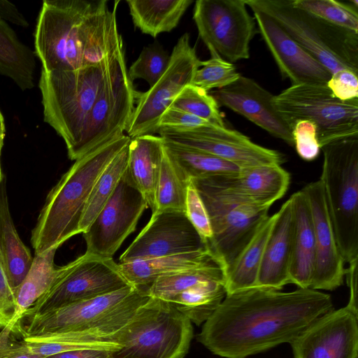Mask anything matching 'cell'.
<instances>
[{"label": "cell", "instance_id": "5", "mask_svg": "<svg viewBox=\"0 0 358 358\" xmlns=\"http://www.w3.org/2000/svg\"><path fill=\"white\" fill-rule=\"evenodd\" d=\"M150 297L145 290L127 286L22 320L13 328V332L19 336L81 332L110 338L116 341L118 331Z\"/></svg>", "mask_w": 358, "mask_h": 358}, {"label": "cell", "instance_id": "20", "mask_svg": "<svg viewBox=\"0 0 358 358\" xmlns=\"http://www.w3.org/2000/svg\"><path fill=\"white\" fill-rule=\"evenodd\" d=\"M310 206L315 235V265L310 288L334 290L343 284L345 262L339 250L320 180L302 189Z\"/></svg>", "mask_w": 358, "mask_h": 358}, {"label": "cell", "instance_id": "25", "mask_svg": "<svg viewBox=\"0 0 358 358\" xmlns=\"http://www.w3.org/2000/svg\"><path fill=\"white\" fill-rule=\"evenodd\" d=\"M164 139L147 134L129 143V159L125 174L141 192L152 213L155 207V190L164 153Z\"/></svg>", "mask_w": 358, "mask_h": 358}, {"label": "cell", "instance_id": "42", "mask_svg": "<svg viewBox=\"0 0 358 358\" xmlns=\"http://www.w3.org/2000/svg\"><path fill=\"white\" fill-rule=\"evenodd\" d=\"M292 135L294 147L298 155L306 161L315 159L321 148L316 138V128L313 123L308 120L296 122Z\"/></svg>", "mask_w": 358, "mask_h": 358}, {"label": "cell", "instance_id": "40", "mask_svg": "<svg viewBox=\"0 0 358 358\" xmlns=\"http://www.w3.org/2000/svg\"><path fill=\"white\" fill-rule=\"evenodd\" d=\"M169 59L170 56L159 45L145 47L127 71L128 79L131 83L143 79L151 87L166 70Z\"/></svg>", "mask_w": 358, "mask_h": 358}, {"label": "cell", "instance_id": "34", "mask_svg": "<svg viewBox=\"0 0 358 358\" xmlns=\"http://www.w3.org/2000/svg\"><path fill=\"white\" fill-rule=\"evenodd\" d=\"M129 144L108 164L95 182L79 225V233L85 232L113 194L126 171Z\"/></svg>", "mask_w": 358, "mask_h": 358}, {"label": "cell", "instance_id": "51", "mask_svg": "<svg viewBox=\"0 0 358 358\" xmlns=\"http://www.w3.org/2000/svg\"><path fill=\"white\" fill-rule=\"evenodd\" d=\"M4 177L5 176L3 175L2 171H1V161H0V183L2 181V180L3 179Z\"/></svg>", "mask_w": 358, "mask_h": 358}, {"label": "cell", "instance_id": "16", "mask_svg": "<svg viewBox=\"0 0 358 358\" xmlns=\"http://www.w3.org/2000/svg\"><path fill=\"white\" fill-rule=\"evenodd\" d=\"M148 208L145 199L124 173L110 198L83 233L85 253L113 258L124 240L135 231Z\"/></svg>", "mask_w": 358, "mask_h": 358}, {"label": "cell", "instance_id": "11", "mask_svg": "<svg viewBox=\"0 0 358 358\" xmlns=\"http://www.w3.org/2000/svg\"><path fill=\"white\" fill-rule=\"evenodd\" d=\"M245 0H197L193 19L210 52L234 63L250 57V44L258 32Z\"/></svg>", "mask_w": 358, "mask_h": 358}, {"label": "cell", "instance_id": "37", "mask_svg": "<svg viewBox=\"0 0 358 358\" xmlns=\"http://www.w3.org/2000/svg\"><path fill=\"white\" fill-rule=\"evenodd\" d=\"M169 108L188 113L215 126L225 127L216 101L208 92L194 85L185 86Z\"/></svg>", "mask_w": 358, "mask_h": 358}, {"label": "cell", "instance_id": "14", "mask_svg": "<svg viewBox=\"0 0 358 358\" xmlns=\"http://www.w3.org/2000/svg\"><path fill=\"white\" fill-rule=\"evenodd\" d=\"M138 93L128 79L124 64L103 87L69 159L76 161L97 147L123 135L134 112Z\"/></svg>", "mask_w": 358, "mask_h": 358}, {"label": "cell", "instance_id": "30", "mask_svg": "<svg viewBox=\"0 0 358 358\" xmlns=\"http://www.w3.org/2000/svg\"><path fill=\"white\" fill-rule=\"evenodd\" d=\"M133 23L141 32L157 37L179 23L192 0H127Z\"/></svg>", "mask_w": 358, "mask_h": 358}, {"label": "cell", "instance_id": "3", "mask_svg": "<svg viewBox=\"0 0 358 358\" xmlns=\"http://www.w3.org/2000/svg\"><path fill=\"white\" fill-rule=\"evenodd\" d=\"M126 64L123 45L101 62L70 71L41 70L39 87L44 121L73 153L87 117L103 87Z\"/></svg>", "mask_w": 358, "mask_h": 358}, {"label": "cell", "instance_id": "36", "mask_svg": "<svg viewBox=\"0 0 358 358\" xmlns=\"http://www.w3.org/2000/svg\"><path fill=\"white\" fill-rule=\"evenodd\" d=\"M188 182L182 178L164 150L155 190V207L152 213L164 210L185 212Z\"/></svg>", "mask_w": 358, "mask_h": 358}, {"label": "cell", "instance_id": "9", "mask_svg": "<svg viewBox=\"0 0 358 358\" xmlns=\"http://www.w3.org/2000/svg\"><path fill=\"white\" fill-rule=\"evenodd\" d=\"M273 105L292 130L299 120L313 123L320 148L358 134V98L341 100L327 86L292 85L273 96Z\"/></svg>", "mask_w": 358, "mask_h": 358}, {"label": "cell", "instance_id": "50", "mask_svg": "<svg viewBox=\"0 0 358 358\" xmlns=\"http://www.w3.org/2000/svg\"><path fill=\"white\" fill-rule=\"evenodd\" d=\"M5 124L2 114L0 112V155L3 145V140L5 137Z\"/></svg>", "mask_w": 358, "mask_h": 358}, {"label": "cell", "instance_id": "12", "mask_svg": "<svg viewBox=\"0 0 358 358\" xmlns=\"http://www.w3.org/2000/svg\"><path fill=\"white\" fill-rule=\"evenodd\" d=\"M189 36L184 34L175 45L166 70L159 80L145 92H138L127 129L131 138L157 132L162 114L182 90L192 84L196 71L202 66Z\"/></svg>", "mask_w": 358, "mask_h": 358}, {"label": "cell", "instance_id": "31", "mask_svg": "<svg viewBox=\"0 0 358 358\" xmlns=\"http://www.w3.org/2000/svg\"><path fill=\"white\" fill-rule=\"evenodd\" d=\"M34 55L7 22L0 20V73L12 79L22 90L32 89L36 70Z\"/></svg>", "mask_w": 358, "mask_h": 358}, {"label": "cell", "instance_id": "23", "mask_svg": "<svg viewBox=\"0 0 358 358\" xmlns=\"http://www.w3.org/2000/svg\"><path fill=\"white\" fill-rule=\"evenodd\" d=\"M276 213V220L265 247L256 287L280 290L290 283L294 230L290 197Z\"/></svg>", "mask_w": 358, "mask_h": 358}, {"label": "cell", "instance_id": "32", "mask_svg": "<svg viewBox=\"0 0 358 358\" xmlns=\"http://www.w3.org/2000/svg\"><path fill=\"white\" fill-rule=\"evenodd\" d=\"M164 150L182 178H208L237 173L241 168L214 155L164 141Z\"/></svg>", "mask_w": 358, "mask_h": 358}, {"label": "cell", "instance_id": "18", "mask_svg": "<svg viewBox=\"0 0 358 358\" xmlns=\"http://www.w3.org/2000/svg\"><path fill=\"white\" fill-rule=\"evenodd\" d=\"M294 358H357V310L349 306L324 314L292 342Z\"/></svg>", "mask_w": 358, "mask_h": 358}, {"label": "cell", "instance_id": "47", "mask_svg": "<svg viewBox=\"0 0 358 358\" xmlns=\"http://www.w3.org/2000/svg\"><path fill=\"white\" fill-rule=\"evenodd\" d=\"M0 20L23 27L29 26V22L24 15L8 1L0 0Z\"/></svg>", "mask_w": 358, "mask_h": 358}, {"label": "cell", "instance_id": "17", "mask_svg": "<svg viewBox=\"0 0 358 358\" xmlns=\"http://www.w3.org/2000/svg\"><path fill=\"white\" fill-rule=\"evenodd\" d=\"M208 248L185 212H154L139 234L122 254L120 263L184 254Z\"/></svg>", "mask_w": 358, "mask_h": 358}, {"label": "cell", "instance_id": "33", "mask_svg": "<svg viewBox=\"0 0 358 358\" xmlns=\"http://www.w3.org/2000/svg\"><path fill=\"white\" fill-rule=\"evenodd\" d=\"M20 337L31 352L43 357L76 350L94 349L115 352L121 348L113 338L88 333L69 331Z\"/></svg>", "mask_w": 358, "mask_h": 358}, {"label": "cell", "instance_id": "8", "mask_svg": "<svg viewBox=\"0 0 358 358\" xmlns=\"http://www.w3.org/2000/svg\"><path fill=\"white\" fill-rule=\"evenodd\" d=\"M193 336L191 320L172 304L150 297L116 336L113 358H184Z\"/></svg>", "mask_w": 358, "mask_h": 358}, {"label": "cell", "instance_id": "48", "mask_svg": "<svg viewBox=\"0 0 358 358\" xmlns=\"http://www.w3.org/2000/svg\"><path fill=\"white\" fill-rule=\"evenodd\" d=\"M113 352L94 349H81L54 354L44 358H113Z\"/></svg>", "mask_w": 358, "mask_h": 358}, {"label": "cell", "instance_id": "13", "mask_svg": "<svg viewBox=\"0 0 358 358\" xmlns=\"http://www.w3.org/2000/svg\"><path fill=\"white\" fill-rule=\"evenodd\" d=\"M75 261L73 266L27 310L22 320L131 286L113 258L85 253Z\"/></svg>", "mask_w": 358, "mask_h": 358}, {"label": "cell", "instance_id": "38", "mask_svg": "<svg viewBox=\"0 0 358 358\" xmlns=\"http://www.w3.org/2000/svg\"><path fill=\"white\" fill-rule=\"evenodd\" d=\"M294 6L331 24L358 33L357 8L334 0H292Z\"/></svg>", "mask_w": 358, "mask_h": 358}, {"label": "cell", "instance_id": "35", "mask_svg": "<svg viewBox=\"0 0 358 358\" xmlns=\"http://www.w3.org/2000/svg\"><path fill=\"white\" fill-rule=\"evenodd\" d=\"M209 280L224 282V273L220 266L186 270L160 276L147 288L146 292L150 297L167 301L185 289Z\"/></svg>", "mask_w": 358, "mask_h": 358}, {"label": "cell", "instance_id": "44", "mask_svg": "<svg viewBox=\"0 0 358 358\" xmlns=\"http://www.w3.org/2000/svg\"><path fill=\"white\" fill-rule=\"evenodd\" d=\"M0 358H44L29 350L22 339L17 340L8 325L0 329Z\"/></svg>", "mask_w": 358, "mask_h": 358}, {"label": "cell", "instance_id": "41", "mask_svg": "<svg viewBox=\"0 0 358 358\" xmlns=\"http://www.w3.org/2000/svg\"><path fill=\"white\" fill-rule=\"evenodd\" d=\"M185 212L207 245L213 238L211 224L206 208L191 180L187 188Z\"/></svg>", "mask_w": 358, "mask_h": 358}, {"label": "cell", "instance_id": "1", "mask_svg": "<svg viewBox=\"0 0 358 358\" xmlns=\"http://www.w3.org/2000/svg\"><path fill=\"white\" fill-rule=\"evenodd\" d=\"M332 310L330 295L311 288L282 292L252 287L226 295L198 339L215 355L244 358L291 343Z\"/></svg>", "mask_w": 358, "mask_h": 358}, {"label": "cell", "instance_id": "4", "mask_svg": "<svg viewBox=\"0 0 358 358\" xmlns=\"http://www.w3.org/2000/svg\"><path fill=\"white\" fill-rule=\"evenodd\" d=\"M108 1L44 0L37 20L35 54L45 71L83 67V55Z\"/></svg>", "mask_w": 358, "mask_h": 358}, {"label": "cell", "instance_id": "29", "mask_svg": "<svg viewBox=\"0 0 358 358\" xmlns=\"http://www.w3.org/2000/svg\"><path fill=\"white\" fill-rule=\"evenodd\" d=\"M277 213L268 215L225 273L226 295L256 287L266 243L271 234Z\"/></svg>", "mask_w": 358, "mask_h": 358}, {"label": "cell", "instance_id": "26", "mask_svg": "<svg viewBox=\"0 0 358 358\" xmlns=\"http://www.w3.org/2000/svg\"><path fill=\"white\" fill-rule=\"evenodd\" d=\"M118 264L121 273L128 283L144 290L162 275L210 266H220L208 248Z\"/></svg>", "mask_w": 358, "mask_h": 358}, {"label": "cell", "instance_id": "46", "mask_svg": "<svg viewBox=\"0 0 358 358\" xmlns=\"http://www.w3.org/2000/svg\"><path fill=\"white\" fill-rule=\"evenodd\" d=\"M211 124L208 121L188 113L169 108L159 120V128L161 127L194 128Z\"/></svg>", "mask_w": 358, "mask_h": 358}, {"label": "cell", "instance_id": "24", "mask_svg": "<svg viewBox=\"0 0 358 358\" xmlns=\"http://www.w3.org/2000/svg\"><path fill=\"white\" fill-rule=\"evenodd\" d=\"M290 199L294 219L290 283L299 288H310L315 265V235L311 212L302 190L294 193Z\"/></svg>", "mask_w": 358, "mask_h": 358}, {"label": "cell", "instance_id": "27", "mask_svg": "<svg viewBox=\"0 0 358 358\" xmlns=\"http://www.w3.org/2000/svg\"><path fill=\"white\" fill-rule=\"evenodd\" d=\"M58 247L36 254L31 265L20 285L14 290L15 310L8 324L13 329L27 310L75 264V260L56 266L55 256Z\"/></svg>", "mask_w": 358, "mask_h": 358}, {"label": "cell", "instance_id": "10", "mask_svg": "<svg viewBox=\"0 0 358 358\" xmlns=\"http://www.w3.org/2000/svg\"><path fill=\"white\" fill-rule=\"evenodd\" d=\"M191 180L206 208L211 224L213 238L207 247L225 275L268 215L270 207L235 199L201 179Z\"/></svg>", "mask_w": 358, "mask_h": 358}, {"label": "cell", "instance_id": "15", "mask_svg": "<svg viewBox=\"0 0 358 358\" xmlns=\"http://www.w3.org/2000/svg\"><path fill=\"white\" fill-rule=\"evenodd\" d=\"M164 141L201 151L236 164L241 169L279 164L285 162L280 152L259 145L236 131L215 125L194 128L161 127Z\"/></svg>", "mask_w": 358, "mask_h": 358}, {"label": "cell", "instance_id": "39", "mask_svg": "<svg viewBox=\"0 0 358 358\" xmlns=\"http://www.w3.org/2000/svg\"><path fill=\"white\" fill-rule=\"evenodd\" d=\"M210 54L211 57L203 61L201 68L196 71L192 85L210 92L215 88L225 87L241 76L232 63L224 60L215 52Z\"/></svg>", "mask_w": 358, "mask_h": 358}, {"label": "cell", "instance_id": "52", "mask_svg": "<svg viewBox=\"0 0 358 358\" xmlns=\"http://www.w3.org/2000/svg\"><path fill=\"white\" fill-rule=\"evenodd\" d=\"M2 329V328H1V327H0V329Z\"/></svg>", "mask_w": 358, "mask_h": 358}, {"label": "cell", "instance_id": "28", "mask_svg": "<svg viewBox=\"0 0 358 358\" xmlns=\"http://www.w3.org/2000/svg\"><path fill=\"white\" fill-rule=\"evenodd\" d=\"M0 252L14 292L26 276L33 257L20 239L14 225L9 208L5 177L0 183Z\"/></svg>", "mask_w": 358, "mask_h": 358}, {"label": "cell", "instance_id": "21", "mask_svg": "<svg viewBox=\"0 0 358 358\" xmlns=\"http://www.w3.org/2000/svg\"><path fill=\"white\" fill-rule=\"evenodd\" d=\"M208 94L218 106L238 113L294 147L292 130L273 105V95L253 79L241 75L231 85Z\"/></svg>", "mask_w": 358, "mask_h": 358}, {"label": "cell", "instance_id": "43", "mask_svg": "<svg viewBox=\"0 0 358 358\" xmlns=\"http://www.w3.org/2000/svg\"><path fill=\"white\" fill-rule=\"evenodd\" d=\"M327 87L341 100L358 98V75L347 69L339 71L331 75Z\"/></svg>", "mask_w": 358, "mask_h": 358}, {"label": "cell", "instance_id": "49", "mask_svg": "<svg viewBox=\"0 0 358 358\" xmlns=\"http://www.w3.org/2000/svg\"><path fill=\"white\" fill-rule=\"evenodd\" d=\"M357 262L358 259L349 262V266L345 268L348 282L350 287V300L348 306L357 310Z\"/></svg>", "mask_w": 358, "mask_h": 358}, {"label": "cell", "instance_id": "45", "mask_svg": "<svg viewBox=\"0 0 358 358\" xmlns=\"http://www.w3.org/2000/svg\"><path fill=\"white\" fill-rule=\"evenodd\" d=\"M15 310L14 292L0 252V327L8 325Z\"/></svg>", "mask_w": 358, "mask_h": 358}, {"label": "cell", "instance_id": "2", "mask_svg": "<svg viewBox=\"0 0 358 358\" xmlns=\"http://www.w3.org/2000/svg\"><path fill=\"white\" fill-rule=\"evenodd\" d=\"M122 135L76 160L49 192L31 232L36 254L61 245L79 233V225L93 186L113 159L130 142Z\"/></svg>", "mask_w": 358, "mask_h": 358}, {"label": "cell", "instance_id": "19", "mask_svg": "<svg viewBox=\"0 0 358 358\" xmlns=\"http://www.w3.org/2000/svg\"><path fill=\"white\" fill-rule=\"evenodd\" d=\"M251 10L258 32L275 59L282 78H288L292 85L327 86L331 73L271 16L257 9Z\"/></svg>", "mask_w": 358, "mask_h": 358}, {"label": "cell", "instance_id": "7", "mask_svg": "<svg viewBox=\"0 0 358 358\" xmlns=\"http://www.w3.org/2000/svg\"><path fill=\"white\" fill-rule=\"evenodd\" d=\"M246 5L271 16L331 75L344 69L358 75V33L299 8L292 0H249Z\"/></svg>", "mask_w": 358, "mask_h": 358}, {"label": "cell", "instance_id": "22", "mask_svg": "<svg viewBox=\"0 0 358 358\" xmlns=\"http://www.w3.org/2000/svg\"><path fill=\"white\" fill-rule=\"evenodd\" d=\"M201 180L235 199L271 208L287 192L290 175L281 165L264 164L241 169L232 175Z\"/></svg>", "mask_w": 358, "mask_h": 358}, {"label": "cell", "instance_id": "6", "mask_svg": "<svg viewBox=\"0 0 358 358\" xmlns=\"http://www.w3.org/2000/svg\"><path fill=\"white\" fill-rule=\"evenodd\" d=\"M322 183L345 263L358 259V134L322 147Z\"/></svg>", "mask_w": 358, "mask_h": 358}]
</instances>
